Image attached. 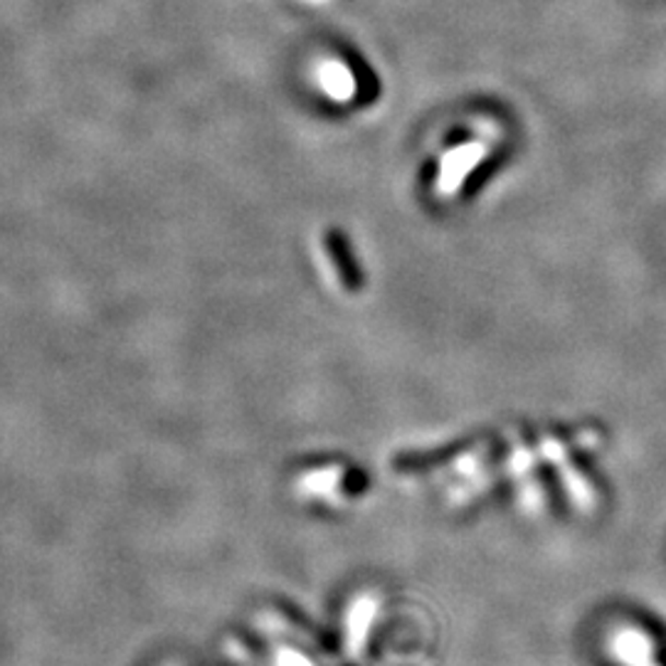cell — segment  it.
<instances>
[{
	"label": "cell",
	"mask_w": 666,
	"mask_h": 666,
	"mask_svg": "<svg viewBox=\"0 0 666 666\" xmlns=\"http://www.w3.org/2000/svg\"><path fill=\"white\" fill-rule=\"evenodd\" d=\"M163 666H183V664H176V662H173V664H163Z\"/></svg>",
	"instance_id": "3957f363"
},
{
	"label": "cell",
	"mask_w": 666,
	"mask_h": 666,
	"mask_svg": "<svg viewBox=\"0 0 666 666\" xmlns=\"http://www.w3.org/2000/svg\"><path fill=\"white\" fill-rule=\"evenodd\" d=\"M326 247H328V255H331V259H334L336 269H339V272H341L343 284L349 287V289L359 287V269H355V265H353V259L349 255V247H346L343 235L328 233Z\"/></svg>",
	"instance_id": "7a4b0ae2"
},
{
	"label": "cell",
	"mask_w": 666,
	"mask_h": 666,
	"mask_svg": "<svg viewBox=\"0 0 666 666\" xmlns=\"http://www.w3.org/2000/svg\"><path fill=\"white\" fill-rule=\"evenodd\" d=\"M222 652L237 666H262L269 656H262V634L259 632H227L222 636Z\"/></svg>",
	"instance_id": "6da1fadb"
}]
</instances>
